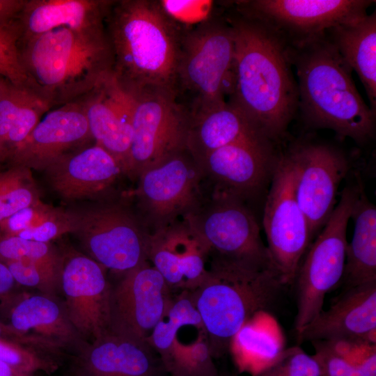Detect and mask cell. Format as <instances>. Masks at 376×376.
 <instances>
[{"mask_svg":"<svg viewBox=\"0 0 376 376\" xmlns=\"http://www.w3.org/2000/svg\"><path fill=\"white\" fill-rule=\"evenodd\" d=\"M234 38L233 78L228 102L272 143L283 138L299 107L287 47L260 23L235 10L226 15Z\"/></svg>","mask_w":376,"mask_h":376,"instance_id":"1","label":"cell"},{"mask_svg":"<svg viewBox=\"0 0 376 376\" xmlns=\"http://www.w3.org/2000/svg\"><path fill=\"white\" fill-rule=\"evenodd\" d=\"M104 25L122 88L132 95L151 89L175 94L182 31L159 1L111 0Z\"/></svg>","mask_w":376,"mask_h":376,"instance_id":"2","label":"cell"},{"mask_svg":"<svg viewBox=\"0 0 376 376\" xmlns=\"http://www.w3.org/2000/svg\"><path fill=\"white\" fill-rule=\"evenodd\" d=\"M27 86L52 109L72 102L112 72L104 25L63 26L19 42Z\"/></svg>","mask_w":376,"mask_h":376,"instance_id":"3","label":"cell"},{"mask_svg":"<svg viewBox=\"0 0 376 376\" xmlns=\"http://www.w3.org/2000/svg\"><path fill=\"white\" fill-rule=\"evenodd\" d=\"M286 47L296 68L299 107L305 120L358 143L372 139L375 111L361 98L352 69L326 34L301 47Z\"/></svg>","mask_w":376,"mask_h":376,"instance_id":"4","label":"cell"},{"mask_svg":"<svg viewBox=\"0 0 376 376\" xmlns=\"http://www.w3.org/2000/svg\"><path fill=\"white\" fill-rule=\"evenodd\" d=\"M285 286L271 268L210 257L204 279L190 292L214 359L230 350L242 327L272 306Z\"/></svg>","mask_w":376,"mask_h":376,"instance_id":"5","label":"cell"},{"mask_svg":"<svg viewBox=\"0 0 376 376\" xmlns=\"http://www.w3.org/2000/svg\"><path fill=\"white\" fill-rule=\"evenodd\" d=\"M234 38L226 16L182 31L175 94L190 120L224 104L233 78Z\"/></svg>","mask_w":376,"mask_h":376,"instance_id":"6","label":"cell"},{"mask_svg":"<svg viewBox=\"0 0 376 376\" xmlns=\"http://www.w3.org/2000/svg\"><path fill=\"white\" fill-rule=\"evenodd\" d=\"M71 233L85 254L120 276L148 260L150 233L125 204L114 199L67 208Z\"/></svg>","mask_w":376,"mask_h":376,"instance_id":"7","label":"cell"},{"mask_svg":"<svg viewBox=\"0 0 376 376\" xmlns=\"http://www.w3.org/2000/svg\"><path fill=\"white\" fill-rule=\"evenodd\" d=\"M360 186L343 188L333 212L299 267L293 282L297 295V335L323 310L325 296L342 280L348 243L347 228Z\"/></svg>","mask_w":376,"mask_h":376,"instance_id":"8","label":"cell"},{"mask_svg":"<svg viewBox=\"0 0 376 376\" xmlns=\"http://www.w3.org/2000/svg\"><path fill=\"white\" fill-rule=\"evenodd\" d=\"M373 0H246L234 10L274 33L286 47L298 48L322 37L335 26L357 22L367 15Z\"/></svg>","mask_w":376,"mask_h":376,"instance_id":"9","label":"cell"},{"mask_svg":"<svg viewBox=\"0 0 376 376\" xmlns=\"http://www.w3.org/2000/svg\"><path fill=\"white\" fill-rule=\"evenodd\" d=\"M263 225L272 267L285 285H291L313 240L296 198L295 170L288 153L278 157L265 203Z\"/></svg>","mask_w":376,"mask_h":376,"instance_id":"10","label":"cell"},{"mask_svg":"<svg viewBox=\"0 0 376 376\" xmlns=\"http://www.w3.org/2000/svg\"><path fill=\"white\" fill-rule=\"evenodd\" d=\"M132 96V136L127 176L136 180L146 169L187 148L190 118L171 91L151 89Z\"/></svg>","mask_w":376,"mask_h":376,"instance_id":"11","label":"cell"},{"mask_svg":"<svg viewBox=\"0 0 376 376\" xmlns=\"http://www.w3.org/2000/svg\"><path fill=\"white\" fill-rule=\"evenodd\" d=\"M203 177L187 148L143 171L133 194L146 228L154 232L194 211L201 203Z\"/></svg>","mask_w":376,"mask_h":376,"instance_id":"12","label":"cell"},{"mask_svg":"<svg viewBox=\"0 0 376 376\" xmlns=\"http://www.w3.org/2000/svg\"><path fill=\"white\" fill-rule=\"evenodd\" d=\"M184 218L207 245L210 257L274 270L258 223L244 201L212 194L206 205L201 202Z\"/></svg>","mask_w":376,"mask_h":376,"instance_id":"13","label":"cell"},{"mask_svg":"<svg viewBox=\"0 0 376 376\" xmlns=\"http://www.w3.org/2000/svg\"><path fill=\"white\" fill-rule=\"evenodd\" d=\"M171 292L148 261L121 275L111 286L109 331L146 341L168 309Z\"/></svg>","mask_w":376,"mask_h":376,"instance_id":"14","label":"cell"},{"mask_svg":"<svg viewBox=\"0 0 376 376\" xmlns=\"http://www.w3.org/2000/svg\"><path fill=\"white\" fill-rule=\"evenodd\" d=\"M287 153L295 170L296 198L314 240L337 204L349 163L339 150L322 143L301 144Z\"/></svg>","mask_w":376,"mask_h":376,"instance_id":"15","label":"cell"},{"mask_svg":"<svg viewBox=\"0 0 376 376\" xmlns=\"http://www.w3.org/2000/svg\"><path fill=\"white\" fill-rule=\"evenodd\" d=\"M62 256L59 288L68 317L81 337L91 342L109 331L111 284L105 269L72 249Z\"/></svg>","mask_w":376,"mask_h":376,"instance_id":"16","label":"cell"},{"mask_svg":"<svg viewBox=\"0 0 376 376\" xmlns=\"http://www.w3.org/2000/svg\"><path fill=\"white\" fill-rule=\"evenodd\" d=\"M278 157L272 142L255 139L217 149L198 163L213 185L212 194L244 201L270 183Z\"/></svg>","mask_w":376,"mask_h":376,"instance_id":"17","label":"cell"},{"mask_svg":"<svg viewBox=\"0 0 376 376\" xmlns=\"http://www.w3.org/2000/svg\"><path fill=\"white\" fill-rule=\"evenodd\" d=\"M51 189L68 203L112 198L123 170L104 148L92 143L63 155L45 171Z\"/></svg>","mask_w":376,"mask_h":376,"instance_id":"18","label":"cell"},{"mask_svg":"<svg viewBox=\"0 0 376 376\" xmlns=\"http://www.w3.org/2000/svg\"><path fill=\"white\" fill-rule=\"evenodd\" d=\"M94 143L81 101L50 109L8 161L13 166L45 171L64 155Z\"/></svg>","mask_w":376,"mask_h":376,"instance_id":"19","label":"cell"},{"mask_svg":"<svg viewBox=\"0 0 376 376\" xmlns=\"http://www.w3.org/2000/svg\"><path fill=\"white\" fill-rule=\"evenodd\" d=\"M210 251L187 219L150 233L148 262L169 288L191 292L204 279Z\"/></svg>","mask_w":376,"mask_h":376,"instance_id":"20","label":"cell"},{"mask_svg":"<svg viewBox=\"0 0 376 376\" xmlns=\"http://www.w3.org/2000/svg\"><path fill=\"white\" fill-rule=\"evenodd\" d=\"M79 100L94 143L115 158L127 176L134 97L120 86L111 72Z\"/></svg>","mask_w":376,"mask_h":376,"instance_id":"21","label":"cell"},{"mask_svg":"<svg viewBox=\"0 0 376 376\" xmlns=\"http://www.w3.org/2000/svg\"><path fill=\"white\" fill-rule=\"evenodd\" d=\"M13 293L0 304L5 323L16 334L44 341L58 350L77 352L87 343L70 322L63 303L45 294Z\"/></svg>","mask_w":376,"mask_h":376,"instance_id":"22","label":"cell"},{"mask_svg":"<svg viewBox=\"0 0 376 376\" xmlns=\"http://www.w3.org/2000/svg\"><path fill=\"white\" fill-rule=\"evenodd\" d=\"M297 336L300 343L352 339L376 344V282L344 289Z\"/></svg>","mask_w":376,"mask_h":376,"instance_id":"23","label":"cell"},{"mask_svg":"<svg viewBox=\"0 0 376 376\" xmlns=\"http://www.w3.org/2000/svg\"><path fill=\"white\" fill-rule=\"evenodd\" d=\"M74 366L86 376H163L162 361L146 341L109 331L76 352Z\"/></svg>","mask_w":376,"mask_h":376,"instance_id":"24","label":"cell"},{"mask_svg":"<svg viewBox=\"0 0 376 376\" xmlns=\"http://www.w3.org/2000/svg\"><path fill=\"white\" fill-rule=\"evenodd\" d=\"M187 324L183 315L168 313L162 318L147 338L166 373L171 376H221L203 329L200 330L194 340L188 343L178 339L180 330Z\"/></svg>","mask_w":376,"mask_h":376,"instance_id":"25","label":"cell"},{"mask_svg":"<svg viewBox=\"0 0 376 376\" xmlns=\"http://www.w3.org/2000/svg\"><path fill=\"white\" fill-rule=\"evenodd\" d=\"M111 0H26L17 17L24 40L56 28L104 24Z\"/></svg>","mask_w":376,"mask_h":376,"instance_id":"26","label":"cell"},{"mask_svg":"<svg viewBox=\"0 0 376 376\" xmlns=\"http://www.w3.org/2000/svg\"><path fill=\"white\" fill-rule=\"evenodd\" d=\"M255 139H265L245 115L227 101L190 120L186 148L199 162L217 149L240 141Z\"/></svg>","mask_w":376,"mask_h":376,"instance_id":"27","label":"cell"},{"mask_svg":"<svg viewBox=\"0 0 376 376\" xmlns=\"http://www.w3.org/2000/svg\"><path fill=\"white\" fill-rule=\"evenodd\" d=\"M346 64L354 70L368 95L370 109H376V14L360 21L333 27L326 32Z\"/></svg>","mask_w":376,"mask_h":376,"instance_id":"28","label":"cell"},{"mask_svg":"<svg viewBox=\"0 0 376 376\" xmlns=\"http://www.w3.org/2000/svg\"><path fill=\"white\" fill-rule=\"evenodd\" d=\"M350 219L354 233L347 245L343 289L376 282V207L361 184Z\"/></svg>","mask_w":376,"mask_h":376,"instance_id":"29","label":"cell"},{"mask_svg":"<svg viewBox=\"0 0 376 376\" xmlns=\"http://www.w3.org/2000/svg\"><path fill=\"white\" fill-rule=\"evenodd\" d=\"M19 260H29L61 269L62 256L61 251L52 243L26 240L0 232V261L6 264Z\"/></svg>","mask_w":376,"mask_h":376,"instance_id":"30","label":"cell"},{"mask_svg":"<svg viewBox=\"0 0 376 376\" xmlns=\"http://www.w3.org/2000/svg\"><path fill=\"white\" fill-rule=\"evenodd\" d=\"M0 360L26 373L51 374L60 366L59 358L38 347L0 340Z\"/></svg>","mask_w":376,"mask_h":376,"instance_id":"31","label":"cell"},{"mask_svg":"<svg viewBox=\"0 0 376 376\" xmlns=\"http://www.w3.org/2000/svg\"><path fill=\"white\" fill-rule=\"evenodd\" d=\"M52 109L43 100L33 93L22 105L3 147L2 162L8 160L24 142L43 116Z\"/></svg>","mask_w":376,"mask_h":376,"instance_id":"32","label":"cell"},{"mask_svg":"<svg viewBox=\"0 0 376 376\" xmlns=\"http://www.w3.org/2000/svg\"><path fill=\"white\" fill-rule=\"evenodd\" d=\"M256 376H321L313 355L299 346L282 350Z\"/></svg>","mask_w":376,"mask_h":376,"instance_id":"33","label":"cell"},{"mask_svg":"<svg viewBox=\"0 0 376 376\" xmlns=\"http://www.w3.org/2000/svg\"><path fill=\"white\" fill-rule=\"evenodd\" d=\"M16 283L38 289L40 293L55 296L59 288L61 269L52 268L29 260L6 263Z\"/></svg>","mask_w":376,"mask_h":376,"instance_id":"34","label":"cell"},{"mask_svg":"<svg viewBox=\"0 0 376 376\" xmlns=\"http://www.w3.org/2000/svg\"><path fill=\"white\" fill-rule=\"evenodd\" d=\"M33 92L0 76V162L6 137L24 102Z\"/></svg>","mask_w":376,"mask_h":376,"instance_id":"35","label":"cell"},{"mask_svg":"<svg viewBox=\"0 0 376 376\" xmlns=\"http://www.w3.org/2000/svg\"><path fill=\"white\" fill-rule=\"evenodd\" d=\"M19 29L17 19L0 26V76L17 85L26 86L19 56Z\"/></svg>","mask_w":376,"mask_h":376,"instance_id":"36","label":"cell"},{"mask_svg":"<svg viewBox=\"0 0 376 376\" xmlns=\"http://www.w3.org/2000/svg\"><path fill=\"white\" fill-rule=\"evenodd\" d=\"M31 170L22 175L0 196V224L19 210L40 199L39 191L32 178Z\"/></svg>","mask_w":376,"mask_h":376,"instance_id":"37","label":"cell"},{"mask_svg":"<svg viewBox=\"0 0 376 376\" xmlns=\"http://www.w3.org/2000/svg\"><path fill=\"white\" fill-rule=\"evenodd\" d=\"M71 221L67 208L56 210L37 226L19 232L16 236L44 243H52L63 235L71 233Z\"/></svg>","mask_w":376,"mask_h":376,"instance_id":"38","label":"cell"},{"mask_svg":"<svg viewBox=\"0 0 376 376\" xmlns=\"http://www.w3.org/2000/svg\"><path fill=\"white\" fill-rule=\"evenodd\" d=\"M56 209V207L39 200L2 221L0 224V232L5 235H15L21 231L33 228L49 217Z\"/></svg>","mask_w":376,"mask_h":376,"instance_id":"39","label":"cell"},{"mask_svg":"<svg viewBox=\"0 0 376 376\" xmlns=\"http://www.w3.org/2000/svg\"><path fill=\"white\" fill-rule=\"evenodd\" d=\"M321 376H363L359 370L325 340L311 342Z\"/></svg>","mask_w":376,"mask_h":376,"instance_id":"40","label":"cell"},{"mask_svg":"<svg viewBox=\"0 0 376 376\" xmlns=\"http://www.w3.org/2000/svg\"><path fill=\"white\" fill-rule=\"evenodd\" d=\"M26 0H0V26L15 21Z\"/></svg>","mask_w":376,"mask_h":376,"instance_id":"41","label":"cell"},{"mask_svg":"<svg viewBox=\"0 0 376 376\" xmlns=\"http://www.w3.org/2000/svg\"><path fill=\"white\" fill-rule=\"evenodd\" d=\"M15 283L7 265L0 261V302L13 293Z\"/></svg>","mask_w":376,"mask_h":376,"instance_id":"42","label":"cell"},{"mask_svg":"<svg viewBox=\"0 0 376 376\" xmlns=\"http://www.w3.org/2000/svg\"><path fill=\"white\" fill-rule=\"evenodd\" d=\"M0 340L15 342L36 347L39 346V343L36 340L16 334L1 320H0Z\"/></svg>","mask_w":376,"mask_h":376,"instance_id":"43","label":"cell"},{"mask_svg":"<svg viewBox=\"0 0 376 376\" xmlns=\"http://www.w3.org/2000/svg\"><path fill=\"white\" fill-rule=\"evenodd\" d=\"M0 376H34L0 360Z\"/></svg>","mask_w":376,"mask_h":376,"instance_id":"44","label":"cell"},{"mask_svg":"<svg viewBox=\"0 0 376 376\" xmlns=\"http://www.w3.org/2000/svg\"><path fill=\"white\" fill-rule=\"evenodd\" d=\"M65 376H86L77 368L73 366V368L66 374Z\"/></svg>","mask_w":376,"mask_h":376,"instance_id":"45","label":"cell"},{"mask_svg":"<svg viewBox=\"0 0 376 376\" xmlns=\"http://www.w3.org/2000/svg\"><path fill=\"white\" fill-rule=\"evenodd\" d=\"M227 376H237V375H227Z\"/></svg>","mask_w":376,"mask_h":376,"instance_id":"46","label":"cell"}]
</instances>
